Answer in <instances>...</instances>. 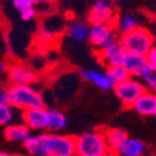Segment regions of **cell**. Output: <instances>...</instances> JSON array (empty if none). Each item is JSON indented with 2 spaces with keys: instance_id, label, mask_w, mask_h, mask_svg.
<instances>
[{
  "instance_id": "obj_29",
  "label": "cell",
  "mask_w": 156,
  "mask_h": 156,
  "mask_svg": "<svg viewBox=\"0 0 156 156\" xmlns=\"http://www.w3.org/2000/svg\"><path fill=\"white\" fill-rule=\"evenodd\" d=\"M0 156H15V155H12L10 152H6V151H0Z\"/></svg>"
},
{
  "instance_id": "obj_19",
  "label": "cell",
  "mask_w": 156,
  "mask_h": 156,
  "mask_svg": "<svg viewBox=\"0 0 156 156\" xmlns=\"http://www.w3.org/2000/svg\"><path fill=\"white\" fill-rule=\"evenodd\" d=\"M35 4H37V2H35V0H14L12 2L14 8H16V10L20 12L21 19L25 21L35 16Z\"/></svg>"
},
{
  "instance_id": "obj_22",
  "label": "cell",
  "mask_w": 156,
  "mask_h": 156,
  "mask_svg": "<svg viewBox=\"0 0 156 156\" xmlns=\"http://www.w3.org/2000/svg\"><path fill=\"white\" fill-rule=\"evenodd\" d=\"M140 77H142L144 83L151 90L156 89V68H152V66H150V65H147L146 69L144 70V73L141 74Z\"/></svg>"
},
{
  "instance_id": "obj_31",
  "label": "cell",
  "mask_w": 156,
  "mask_h": 156,
  "mask_svg": "<svg viewBox=\"0 0 156 156\" xmlns=\"http://www.w3.org/2000/svg\"><path fill=\"white\" fill-rule=\"evenodd\" d=\"M71 156H76V155H75V154H74V155H71Z\"/></svg>"
},
{
  "instance_id": "obj_28",
  "label": "cell",
  "mask_w": 156,
  "mask_h": 156,
  "mask_svg": "<svg viewBox=\"0 0 156 156\" xmlns=\"http://www.w3.org/2000/svg\"><path fill=\"white\" fill-rule=\"evenodd\" d=\"M6 69V64L4 61H0V73H3Z\"/></svg>"
},
{
  "instance_id": "obj_13",
  "label": "cell",
  "mask_w": 156,
  "mask_h": 156,
  "mask_svg": "<svg viewBox=\"0 0 156 156\" xmlns=\"http://www.w3.org/2000/svg\"><path fill=\"white\" fill-rule=\"evenodd\" d=\"M147 66V62L145 60V56L142 55H134V54H126L122 68L126 70L129 76H136L140 77L141 74L144 73V70Z\"/></svg>"
},
{
  "instance_id": "obj_20",
  "label": "cell",
  "mask_w": 156,
  "mask_h": 156,
  "mask_svg": "<svg viewBox=\"0 0 156 156\" xmlns=\"http://www.w3.org/2000/svg\"><path fill=\"white\" fill-rule=\"evenodd\" d=\"M105 76L108 77V80L110 83V85L114 87L118 84L125 81L129 79V74L126 73V70L122 68V66H116V68H111V69H108L106 70V74Z\"/></svg>"
},
{
  "instance_id": "obj_7",
  "label": "cell",
  "mask_w": 156,
  "mask_h": 156,
  "mask_svg": "<svg viewBox=\"0 0 156 156\" xmlns=\"http://www.w3.org/2000/svg\"><path fill=\"white\" fill-rule=\"evenodd\" d=\"M87 21L94 25H112L116 24V12L112 5L105 0L95 2L87 14Z\"/></svg>"
},
{
  "instance_id": "obj_32",
  "label": "cell",
  "mask_w": 156,
  "mask_h": 156,
  "mask_svg": "<svg viewBox=\"0 0 156 156\" xmlns=\"http://www.w3.org/2000/svg\"><path fill=\"white\" fill-rule=\"evenodd\" d=\"M152 156H155V155H152Z\"/></svg>"
},
{
  "instance_id": "obj_18",
  "label": "cell",
  "mask_w": 156,
  "mask_h": 156,
  "mask_svg": "<svg viewBox=\"0 0 156 156\" xmlns=\"http://www.w3.org/2000/svg\"><path fill=\"white\" fill-rule=\"evenodd\" d=\"M80 75L84 80H86L89 83H93L94 85H96L98 87H100L102 90H110L112 87L108 80V77L105 76V74L98 73L95 70H81Z\"/></svg>"
},
{
  "instance_id": "obj_10",
  "label": "cell",
  "mask_w": 156,
  "mask_h": 156,
  "mask_svg": "<svg viewBox=\"0 0 156 156\" xmlns=\"http://www.w3.org/2000/svg\"><path fill=\"white\" fill-rule=\"evenodd\" d=\"M46 109H30L23 111L24 125L29 130H44L46 129Z\"/></svg>"
},
{
  "instance_id": "obj_5",
  "label": "cell",
  "mask_w": 156,
  "mask_h": 156,
  "mask_svg": "<svg viewBox=\"0 0 156 156\" xmlns=\"http://www.w3.org/2000/svg\"><path fill=\"white\" fill-rule=\"evenodd\" d=\"M114 90L125 108H133L135 101L146 91V87L140 81L129 77L127 80L114 86Z\"/></svg>"
},
{
  "instance_id": "obj_14",
  "label": "cell",
  "mask_w": 156,
  "mask_h": 156,
  "mask_svg": "<svg viewBox=\"0 0 156 156\" xmlns=\"http://www.w3.org/2000/svg\"><path fill=\"white\" fill-rule=\"evenodd\" d=\"M146 145L144 141L135 137H127L126 141L116 151L122 156H144L146 154Z\"/></svg>"
},
{
  "instance_id": "obj_15",
  "label": "cell",
  "mask_w": 156,
  "mask_h": 156,
  "mask_svg": "<svg viewBox=\"0 0 156 156\" xmlns=\"http://www.w3.org/2000/svg\"><path fill=\"white\" fill-rule=\"evenodd\" d=\"M89 30H90V27H89L87 23H85L83 20L74 19L68 25L66 34L74 41H83V40H86L87 39Z\"/></svg>"
},
{
  "instance_id": "obj_6",
  "label": "cell",
  "mask_w": 156,
  "mask_h": 156,
  "mask_svg": "<svg viewBox=\"0 0 156 156\" xmlns=\"http://www.w3.org/2000/svg\"><path fill=\"white\" fill-rule=\"evenodd\" d=\"M89 41L96 51L118 43V33L112 25H94L89 30Z\"/></svg>"
},
{
  "instance_id": "obj_3",
  "label": "cell",
  "mask_w": 156,
  "mask_h": 156,
  "mask_svg": "<svg viewBox=\"0 0 156 156\" xmlns=\"http://www.w3.org/2000/svg\"><path fill=\"white\" fill-rule=\"evenodd\" d=\"M109 151L102 131H89L75 137L76 156H101Z\"/></svg>"
},
{
  "instance_id": "obj_30",
  "label": "cell",
  "mask_w": 156,
  "mask_h": 156,
  "mask_svg": "<svg viewBox=\"0 0 156 156\" xmlns=\"http://www.w3.org/2000/svg\"><path fill=\"white\" fill-rule=\"evenodd\" d=\"M18 156H30V155H28V154H27V155H18Z\"/></svg>"
},
{
  "instance_id": "obj_11",
  "label": "cell",
  "mask_w": 156,
  "mask_h": 156,
  "mask_svg": "<svg viewBox=\"0 0 156 156\" xmlns=\"http://www.w3.org/2000/svg\"><path fill=\"white\" fill-rule=\"evenodd\" d=\"M133 109L144 116L156 115V96L152 91H146L142 94L133 105Z\"/></svg>"
},
{
  "instance_id": "obj_12",
  "label": "cell",
  "mask_w": 156,
  "mask_h": 156,
  "mask_svg": "<svg viewBox=\"0 0 156 156\" xmlns=\"http://www.w3.org/2000/svg\"><path fill=\"white\" fill-rule=\"evenodd\" d=\"M102 134H104V137H105L106 146L110 151H118L120 146L126 141V139L129 137L127 133L120 127L105 129V130H102Z\"/></svg>"
},
{
  "instance_id": "obj_21",
  "label": "cell",
  "mask_w": 156,
  "mask_h": 156,
  "mask_svg": "<svg viewBox=\"0 0 156 156\" xmlns=\"http://www.w3.org/2000/svg\"><path fill=\"white\" fill-rule=\"evenodd\" d=\"M137 27H139V25H137V21L135 19V16L130 15V14H125L121 18L116 19V24H115V28H118V30L121 34L131 31L133 29H135Z\"/></svg>"
},
{
  "instance_id": "obj_23",
  "label": "cell",
  "mask_w": 156,
  "mask_h": 156,
  "mask_svg": "<svg viewBox=\"0 0 156 156\" xmlns=\"http://www.w3.org/2000/svg\"><path fill=\"white\" fill-rule=\"evenodd\" d=\"M14 119V112H12V108L9 106L8 104H3L0 105V125L2 126H8Z\"/></svg>"
},
{
  "instance_id": "obj_24",
  "label": "cell",
  "mask_w": 156,
  "mask_h": 156,
  "mask_svg": "<svg viewBox=\"0 0 156 156\" xmlns=\"http://www.w3.org/2000/svg\"><path fill=\"white\" fill-rule=\"evenodd\" d=\"M54 39V35L50 30L48 29H40L37 31V35H36V40L39 41V44H46L49 45Z\"/></svg>"
},
{
  "instance_id": "obj_9",
  "label": "cell",
  "mask_w": 156,
  "mask_h": 156,
  "mask_svg": "<svg viewBox=\"0 0 156 156\" xmlns=\"http://www.w3.org/2000/svg\"><path fill=\"white\" fill-rule=\"evenodd\" d=\"M96 55L99 58V61L104 66L106 69H111V68H116V66H122L126 53L119 45V43H115L105 49L98 51Z\"/></svg>"
},
{
  "instance_id": "obj_16",
  "label": "cell",
  "mask_w": 156,
  "mask_h": 156,
  "mask_svg": "<svg viewBox=\"0 0 156 156\" xmlns=\"http://www.w3.org/2000/svg\"><path fill=\"white\" fill-rule=\"evenodd\" d=\"M48 118H46V129L51 134H56L60 130L66 127V118L65 115L56 109L46 110Z\"/></svg>"
},
{
  "instance_id": "obj_1",
  "label": "cell",
  "mask_w": 156,
  "mask_h": 156,
  "mask_svg": "<svg viewBox=\"0 0 156 156\" xmlns=\"http://www.w3.org/2000/svg\"><path fill=\"white\" fill-rule=\"evenodd\" d=\"M6 104L23 111L30 109H43L45 102L43 95L31 86L10 85L5 90Z\"/></svg>"
},
{
  "instance_id": "obj_25",
  "label": "cell",
  "mask_w": 156,
  "mask_h": 156,
  "mask_svg": "<svg viewBox=\"0 0 156 156\" xmlns=\"http://www.w3.org/2000/svg\"><path fill=\"white\" fill-rule=\"evenodd\" d=\"M145 60H146L147 65H150L152 68H156V48H155V45L145 54Z\"/></svg>"
},
{
  "instance_id": "obj_4",
  "label": "cell",
  "mask_w": 156,
  "mask_h": 156,
  "mask_svg": "<svg viewBox=\"0 0 156 156\" xmlns=\"http://www.w3.org/2000/svg\"><path fill=\"white\" fill-rule=\"evenodd\" d=\"M46 156H71L75 154V137L61 134H41Z\"/></svg>"
},
{
  "instance_id": "obj_26",
  "label": "cell",
  "mask_w": 156,
  "mask_h": 156,
  "mask_svg": "<svg viewBox=\"0 0 156 156\" xmlns=\"http://www.w3.org/2000/svg\"><path fill=\"white\" fill-rule=\"evenodd\" d=\"M3 104H6V100H5V91L0 89V105H3Z\"/></svg>"
},
{
  "instance_id": "obj_2",
  "label": "cell",
  "mask_w": 156,
  "mask_h": 156,
  "mask_svg": "<svg viewBox=\"0 0 156 156\" xmlns=\"http://www.w3.org/2000/svg\"><path fill=\"white\" fill-rule=\"evenodd\" d=\"M118 43L126 54L145 56V54L154 46V35L149 29L137 27L131 31L121 34Z\"/></svg>"
},
{
  "instance_id": "obj_8",
  "label": "cell",
  "mask_w": 156,
  "mask_h": 156,
  "mask_svg": "<svg viewBox=\"0 0 156 156\" xmlns=\"http://www.w3.org/2000/svg\"><path fill=\"white\" fill-rule=\"evenodd\" d=\"M8 80L11 85L20 86H31L37 81V74L30 66L21 62L12 64L8 69Z\"/></svg>"
},
{
  "instance_id": "obj_17",
  "label": "cell",
  "mask_w": 156,
  "mask_h": 156,
  "mask_svg": "<svg viewBox=\"0 0 156 156\" xmlns=\"http://www.w3.org/2000/svg\"><path fill=\"white\" fill-rule=\"evenodd\" d=\"M4 136L9 141L24 142L30 136V130L24 124H10L4 130Z\"/></svg>"
},
{
  "instance_id": "obj_27",
  "label": "cell",
  "mask_w": 156,
  "mask_h": 156,
  "mask_svg": "<svg viewBox=\"0 0 156 156\" xmlns=\"http://www.w3.org/2000/svg\"><path fill=\"white\" fill-rule=\"evenodd\" d=\"M101 156H120L118 152H116V151H106L105 154H104V155H101Z\"/></svg>"
}]
</instances>
